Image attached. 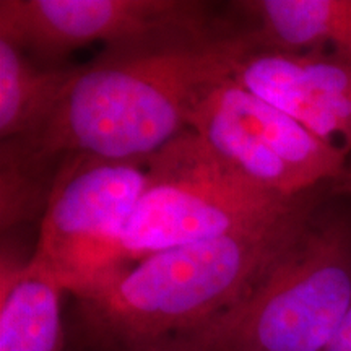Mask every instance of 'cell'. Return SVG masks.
<instances>
[{
  "label": "cell",
  "instance_id": "1",
  "mask_svg": "<svg viewBox=\"0 0 351 351\" xmlns=\"http://www.w3.org/2000/svg\"><path fill=\"white\" fill-rule=\"evenodd\" d=\"M258 49L251 26L225 21L111 44L90 62L70 67L43 121L2 142V228L46 205L64 160L90 155L140 160L187 130L202 95L231 78Z\"/></svg>",
  "mask_w": 351,
  "mask_h": 351
},
{
  "label": "cell",
  "instance_id": "2",
  "mask_svg": "<svg viewBox=\"0 0 351 351\" xmlns=\"http://www.w3.org/2000/svg\"><path fill=\"white\" fill-rule=\"evenodd\" d=\"M326 187L269 225L143 258L77 295L86 351H150L238 302L317 215Z\"/></svg>",
  "mask_w": 351,
  "mask_h": 351
},
{
  "label": "cell",
  "instance_id": "3",
  "mask_svg": "<svg viewBox=\"0 0 351 351\" xmlns=\"http://www.w3.org/2000/svg\"><path fill=\"white\" fill-rule=\"evenodd\" d=\"M351 309V228L315 215L249 293L150 351H324Z\"/></svg>",
  "mask_w": 351,
  "mask_h": 351
},
{
  "label": "cell",
  "instance_id": "4",
  "mask_svg": "<svg viewBox=\"0 0 351 351\" xmlns=\"http://www.w3.org/2000/svg\"><path fill=\"white\" fill-rule=\"evenodd\" d=\"M147 169V187L116 247L117 274L166 249L269 225L326 189L298 199L270 194L226 166L189 129L148 156Z\"/></svg>",
  "mask_w": 351,
  "mask_h": 351
},
{
  "label": "cell",
  "instance_id": "5",
  "mask_svg": "<svg viewBox=\"0 0 351 351\" xmlns=\"http://www.w3.org/2000/svg\"><path fill=\"white\" fill-rule=\"evenodd\" d=\"M187 129L232 171L282 199L322 187L346 191L351 181L348 153L315 137L232 77L200 96Z\"/></svg>",
  "mask_w": 351,
  "mask_h": 351
},
{
  "label": "cell",
  "instance_id": "6",
  "mask_svg": "<svg viewBox=\"0 0 351 351\" xmlns=\"http://www.w3.org/2000/svg\"><path fill=\"white\" fill-rule=\"evenodd\" d=\"M147 181V158L64 160L52 179L29 261L73 296L117 275V243Z\"/></svg>",
  "mask_w": 351,
  "mask_h": 351
},
{
  "label": "cell",
  "instance_id": "7",
  "mask_svg": "<svg viewBox=\"0 0 351 351\" xmlns=\"http://www.w3.org/2000/svg\"><path fill=\"white\" fill-rule=\"evenodd\" d=\"M219 21L195 0H0V34L34 64L52 69L93 43H129Z\"/></svg>",
  "mask_w": 351,
  "mask_h": 351
},
{
  "label": "cell",
  "instance_id": "8",
  "mask_svg": "<svg viewBox=\"0 0 351 351\" xmlns=\"http://www.w3.org/2000/svg\"><path fill=\"white\" fill-rule=\"evenodd\" d=\"M232 78L315 137L351 153V60L326 52L254 49Z\"/></svg>",
  "mask_w": 351,
  "mask_h": 351
},
{
  "label": "cell",
  "instance_id": "9",
  "mask_svg": "<svg viewBox=\"0 0 351 351\" xmlns=\"http://www.w3.org/2000/svg\"><path fill=\"white\" fill-rule=\"evenodd\" d=\"M234 5L251 20L258 49L326 52L351 60V0H247Z\"/></svg>",
  "mask_w": 351,
  "mask_h": 351
},
{
  "label": "cell",
  "instance_id": "10",
  "mask_svg": "<svg viewBox=\"0 0 351 351\" xmlns=\"http://www.w3.org/2000/svg\"><path fill=\"white\" fill-rule=\"evenodd\" d=\"M56 276L28 261L2 256L0 270V351H62V296Z\"/></svg>",
  "mask_w": 351,
  "mask_h": 351
},
{
  "label": "cell",
  "instance_id": "11",
  "mask_svg": "<svg viewBox=\"0 0 351 351\" xmlns=\"http://www.w3.org/2000/svg\"><path fill=\"white\" fill-rule=\"evenodd\" d=\"M70 69H46L0 34V137L29 134L54 103Z\"/></svg>",
  "mask_w": 351,
  "mask_h": 351
},
{
  "label": "cell",
  "instance_id": "12",
  "mask_svg": "<svg viewBox=\"0 0 351 351\" xmlns=\"http://www.w3.org/2000/svg\"><path fill=\"white\" fill-rule=\"evenodd\" d=\"M324 351H351V309Z\"/></svg>",
  "mask_w": 351,
  "mask_h": 351
},
{
  "label": "cell",
  "instance_id": "13",
  "mask_svg": "<svg viewBox=\"0 0 351 351\" xmlns=\"http://www.w3.org/2000/svg\"><path fill=\"white\" fill-rule=\"evenodd\" d=\"M346 192H350V194H351V181H350L348 186H346Z\"/></svg>",
  "mask_w": 351,
  "mask_h": 351
}]
</instances>
